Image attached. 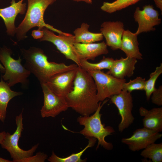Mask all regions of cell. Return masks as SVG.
Masks as SVG:
<instances>
[{"label":"cell","mask_w":162,"mask_h":162,"mask_svg":"<svg viewBox=\"0 0 162 162\" xmlns=\"http://www.w3.org/2000/svg\"><path fill=\"white\" fill-rule=\"evenodd\" d=\"M65 98L69 107L82 116H89L96 110L99 103L96 87L87 71L78 67L73 90Z\"/></svg>","instance_id":"1"},{"label":"cell","mask_w":162,"mask_h":162,"mask_svg":"<svg viewBox=\"0 0 162 162\" xmlns=\"http://www.w3.org/2000/svg\"><path fill=\"white\" fill-rule=\"evenodd\" d=\"M25 60L24 67L37 78L40 84L45 83L53 76L64 72L76 69V64L67 65L64 63L50 62L41 49L35 47L28 50H21Z\"/></svg>","instance_id":"2"},{"label":"cell","mask_w":162,"mask_h":162,"mask_svg":"<svg viewBox=\"0 0 162 162\" xmlns=\"http://www.w3.org/2000/svg\"><path fill=\"white\" fill-rule=\"evenodd\" d=\"M27 0L28 8L25 16L22 22L16 28L15 34L18 40H23L26 38L27 32L35 27H38V29L40 30L45 27L58 34L64 32L46 23L44 19L46 10L56 0Z\"/></svg>","instance_id":"3"},{"label":"cell","mask_w":162,"mask_h":162,"mask_svg":"<svg viewBox=\"0 0 162 162\" xmlns=\"http://www.w3.org/2000/svg\"><path fill=\"white\" fill-rule=\"evenodd\" d=\"M108 100L106 99L102 104L99 102L96 110L92 115L81 116L77 118V121L81 125L84 126V128L80 133L86 138L94 137L98 140V143L96 148L97 149L100 146L108 150L112 149V144L108 142L105 140V137L112 135L115 132L113 128L110 126L105 127L101 121L102 114L100 111L103 105Z\"/></svg>","instance_id":"4"},{"label":"cell","mask_w":162,"mask_h":162,"mask_svg":"<svg viewBox=\"0 0 162 162\" xmlns=\"http://www.w3.org/2000/svg\"><path fill=\"white\" fill-rule=\"evenodd\" d=\"M12 53L11 50L6 46L0 48V61L5 69L2 78L4 80L8 81L10 87L18 83L26 85L31 73L21 64L20 57L15 59L11 56Z\"/></svg>","instance_id":"5"},{"label":"cell","mask_w":162,"mask_h":162,"mask_svg":"<svg viewBox=\"0 0 162 162\" xmlns=\"http://www.w3.org/2000/svg\"><path fill=\"white\" fill-rule=\"evenodd\" d=\"M93 78L97 91V95L99 101L120 93L123 89L125 79L116 78L101 70L87 71Z\"/></svg>","instance_id":"6"},{"label":"cell","mask_w":162,"mask_h":162,"mask_svg":"<svg viewBox=\"0 0 162 162\" xmlns=\"http://www.w3.org/2000/svg\"><path fill=\"white\" fill-rule=\"evenodd\" d=\"M22 112V111L16 117L17 127L14 132L12 134L6 132L0 144L3 148L6 149L9 152L14 162H17L20 159L33 155L39 145L37 144L28 150H24L19 147V140L24 129Z\"/></svg>","instance_id":"7"},{"label":"cell","mask_w":162,"mask_h":162,"mask_svg":"<svg viewBox=\"0 0 162 162\" xmlns=\"http://www.w3.org/2000/svg\"><path fill=\"white\" fill-rule=\"evenodd\" d=\"M41 30L44 35L40 39V41H46L52 43L67 59L72 60L80 67V59L74 45V35L65 32L56 35L53 31L45 27Z\"/></svg>","instance_id":"8"},{"label":"cell","mask_w":162,"mask_h":162,"mask_svg":"<svg viewBox=\"0 0 162 162\" xmlns=\"http://www.w3.org/2000/svg\"><path fill=\"white\" fill-rule=\"evenodd\" d=\"M110 98V103L117 107L121 118L118 126V130L122 132L134 122V118L132 113L133 106V98L131 93L122 90L119 93L114 95Z\"/></svg>","instance_id":"9"},{"label":"cell","mask_w":162,"mask_h":162,"mask_svg":"<svg viewBox=\"0 0 162 162\" xmlns=\"http://www.w3.org/2000/svg\"><path fill=\"white\" fill-rule=\"evenodd\" d=\"M40 84L44 96V105L40 110L42 118H54L68 110L69 106L65 97L54 93L45 83Z\"/></svg>","instance_id":"10"},{"label":"cell","mask_w":162,"mask_h":162,"mask_svg":"<svg viewBox=\"0 0 162 162\" xmlns=\"http://www.w3.org/2000/svg\"><path fill=\"white\" fill-rule=\"evenodd\" d=\"M162 136L160 132L143 127L136 129L129 137L122 138L121 142L127 145L130 151L136 152L143 149Z\"/></svg>","instance_id":"11"},{"label":"cell","mask_w":162,"mask_h":162,"mask_svg":"<svg viewBox=\"0 0 162 162\" xmlns=\"http://www.w3.org/2000/svg\"><path fill=\"white\" fill-rule=\"evenodd\" d=\"M158 11L154 9L152 5H146L143 7L142 10L137 7L134 12V17L138 22V27L135 33L137 35L143 32L154 31L155 26L158 25L161 22L159 17Z\"/></svg>","instance_id":"12"},{"label":"cell","mask_w":162,"mask_h":162,"mask_svg":"<svg viewBox=\"0 0 162 162\" xmlns=\"http://www.w3.org/2000/svg\"><path fill=\"white\" fill-rule=\"evenodd\" d=\"M77 68L57 74L45 83L54 93L65 97L73 90Z\"/></svg>","instance_id":"13"},{"label":"cell","mask_w":162,"mask_h":162,"mask_svg":"<svg viewBox=\"0 0 162 162\" xmlns=\"http://www.w3.org/2000/svg\"><path fill=\"white\" fill-rule=\"evenodd\" d=\"M124 30L123 23L120 21L105 22L101 24L100 29L106 45L113 50L120 49Z\"/></svg>","instance_id":"14"},{"label":"cell","mask_w":162,"mask_h":162,"mask_svg":"<svg viewBox=\"0 0 162 162\" xmlns=\"http://www.w3.org/2000/svg\"><path fill=\"white\" fill-rule=\"evenodd\" d=\"M24 0L16 2L12 0L11 5L5 8H0V16L3 19L8 34L12 36L15 34V21L19 14H24L26 10V4L22 3Z\"/></svg>","instance_id":"15"},{"label":"cell","mask_w":162,"mask_h":162,"mask_svg":"<svg viewBox=\"0 0 162 162\" xmlns=\"http://www.w3.org/2000/svg\"><path fill=\"white\" fill-rule=\"evenodd\" d=\"M74 45L80 60H94L97 57L109 52L104 41L88 44L74 43Z\"/></svg>","instance_id":"16"},{"label":"cell","mask_w":162,"mask_h":162,"mask_svg":"<svg viewBox=\"0 0 162 162\" xmlns=\"http://www.w3.org/2000/svg\"><path fill=\"white\" fill-rule=\"evenodd\" d=\"M137 62L136 58L128 56L114 60L112 67L106 73L121 79L130 77L134 74Z\"/></svg>","instance_id":"17"},{"label":"cell","mask_w":162,"mask_h":162,"mask_svg":"<svg viewBox=\"0 0 162 162\" xmlns=\"http://www.w3.org/2000/svg\"><path fill=\"white\" fill-rule=\"evenodd\" d=\"M140 116L143 117V127L160 132L162 131V107H155L150 110L141 106L139 108Z\"/></svg>","instance_id":"18"},{"label":"cell","mask_w":162,"mask_h":162,"mask_svg":"<svg viewBox=\"0 0 162 162\" xmlns=\"http://www.w3.org/2000/svg\"><path fill=\"white\" fill-rule=\"evenodd\" d=\"M137 35L128 30H124L120 49L124 52L127 56L142 60V55L139 51Z\"/></svg>","instance_id":"19"},{"label":"cell","mask_w":162,"mask_h":162,"mask_svg":"<svg viewBox=\"0 0 162 162\" xmlns=\"http://www.w3.org/2000/svg\"><path fill=\"white\" fill-rule=\"evenodd\" d=\"M89 26L82 23L80 28L74 31V42L83 44L93 43L102 40L104 37L101 33H95L89 32Z\"/></svg>","instance_id":"20"},{"label":"cell","mask_w":162,"mask_h":162,"mask_svg":"<svg viewBox=\"0 0 162 162\" xmlns=\"http://www.w3.org/2000/svg\"><path fill=\"white\" fill-rule=\"evenodd\" d=\"M8 83L1 79L0 82V120L4 122L6 118L8 104L14 97L22 95V93L12 90Z\"/></svg>","instance_id":"21"},{"label":"cell","mask_w":162,"mask_h":162,"mask_svg":"<svg viewBox=\"0 0 162 162\" xmlns=\"http://www.w3.org/2000/svg\"><path fill=\"white\" fill-rule=\"evenodd\" d=\"M88 139L87 145L80 152L76 153H73L67 157L62 158L56 155L54 151L52 152L51 156L47 159L48 161L50 162H85L87 159H82L81 157L83 153L88 148L93 146L95 144L97 139L94 137L86 138Z\"/></svg>","instance_id":"22"},{"label":"cell","mask_w":162,"mask_h":162,"mask_svg":"<svg viewBox=\"0 0 162 162\" xmlns=\"http://www.w3.org/2000/svg\"><path fill=\"white\" fill-rule=\"evenodd\" d=\"M114 59L112 58L103 56L98 62L92 63L88 60L80 59V67L86 71L101 70L104 69L109 70L112 67Z\"/></svg>","instance_id":"23"},{"label":"cell","mask_w":162,"mask_h":162,"mask_svg":"<svg viewBox=\"0 0 162 162\" xmlns=\"http://www.w3.org/2000/svg\"><path fill=\"white\" fill-rule=\"evenodd\" d=\"M141 156L149 158L153 162L162 161V143H153L144 149L140 153Z\"/></svg>","instance_id":"24"},{"label":"cell","mask_w":162,"mask_h":162,"mask_svg":"<svg viewBox=\"0 0 162 162\" xmlns=\"http://www.w3.org/2000/svg\"><path fill=\"white\" fill-rule=\"evenodd\" d=\"M141 0H116L112 2H104L100 9L103 11L111 14L133 4Z\"/></svg>","instance_id":"25"},{"label":"cell","mask_w":162,"mask_h":162,"mask_svg":"<svg viewBox=\"0 0 162 162\" xmlns=\"http://www.w3.org/2000/svg\"><path fill=\"white\" fill-rule=\"evenodd\" d=\"M162 73V64L156 68L155 70L150 75V78L146 81L144 90L146 93V99L148 100L153 92L155 89V84L157 80Z\"/></svg>","instance_id":"26"},{"label":"cell","mask_w":162,"mask_h":162,"mask_svg":"<svg viewBox=\"0 0 162 162\" xmlns=\"http://www.w3.org/2000/svg\"><path fill=\"white\" fill-rule=\"evenodd\" d=\"M145 81V78L140 76L137 77L133 80H130L128 82H125L122 90L130 93L135 90H144Z\"/></svg>","instance_id":"27"},{"label":"cell","mask_w":162,"mask_h":162,"mask_svg":"<svg viewBox=\"0 0 162 162\" xmlns=\"http://www.w3.org/2000/svg\"><path fill=\"white\" fill-rule=\"evenodd\" d=\"M47 155L43 152H38L34 156L25 158L17 161V162H44L47 159Z\"/></svg>","instance_id":"28"},{"label":"cell","mask_w":162,"mask_h":162,"mask_svg":"<svg viewBox=\"0 0 162 162\" xmlns=\"http://www.w3.org/2000/svg\"><path fill=\"white\" fill-rule=\"evenodd\" d=\"M151 99L152 103L158 106L162 105V86L155 88L152 94Z\"/></svg>","instance_id":"29"},{"label":"cell","mask_w":162,"mask_h":162,"mask_svg":"<svg viewBox=\"0 0 162 162\" xmlns=\"http://www.w3.org/2000/svg\"><path fill=\"white\" fill-rule=\"evenodd\" d=\"M31 35L35 39H40L44 36V33L43 30L38 29L36 30H33L32 31Z\"/></svg>","instance_id":"30"},{"label":"cell","mask_w":162,"mask_h":162,"mask_svg":"<svg viewBox=\"0 0 162 162\" xmlns=\"http://www.w3.org/2000/svg\"><path fill=\"white\" fill-rule=\"evenodd\" d=\"M156 7L159 8L161 11H162V0H153Z\"/></svg>","instance_id":"31"},{"label":"cell","mask_w":162,"mask_h":162,"mask_svg":"<svg viewBox=\"0 0 162 162\" xmlns=\"http://www.w3.org/2000/svg\"><path fill=\"white\" fill-rule=\"evenodd\" d=\"M6 133V132L4 131L0 132V144L4 136Z\"/></svg>","instance_id":"32"},{"label":"cell","mask_w":162,"mask_h":162,"mask_svg":"<svg viewBox=\"0 0 162 162\" xmlns=\"http://www.w3.org/2000/svg\"><path fill=\"white\" fill-rule=\"evenodd\" d=\"M74 1L77 2H85L89 4H91L92 3V0H73Z\"/></svg>","instance_id":"33"},{"label":"cell","mask_w":162,"mask_h":162,"mask_svg":"<svg viewBox=\"0 0 162 162\" xmlns=\"http://www.w3.org/2000/svg\"><path fill=\"white\" fill-rule=\"evenodd\" d=\"M13 161L5 159L0 157V162H11Z\"/></svg>","instance_id":"34"},{"label":"cell","mask_w":162,"mask_h":162,"mask_svg":"<svg viewBox=\"0 0 162 162\" xmlns=\"http://www.w3.org/2000/svg\"><path fill=\"white\" fill-rule=\"evenodd\" d=\"M0 70L1 72L4 73L5 72V69L3 67L2 65L0 63Z\"/></svg>","instance_id":"35"}]
</instances>
